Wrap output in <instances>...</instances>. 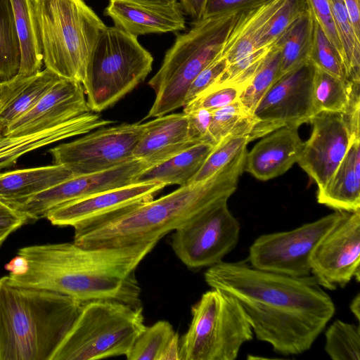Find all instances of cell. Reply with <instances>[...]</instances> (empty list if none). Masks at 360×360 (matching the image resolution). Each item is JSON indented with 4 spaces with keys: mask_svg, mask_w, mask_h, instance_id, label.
Segmentation results:
<instances>
[{
    "mask_svg": "<svg viewBox=\"0 0 360 360\" xmlns=\"http://www.w3.org/2000/svg\"><path fill=\"white\" fill-rule=\"evenodd\" d=\"M205 281L235 298L257 340L285 356L310 349L335 311L314 276H292L245 262L222 261L208 268Z\"/></svg>",
    "mask_w": 360,
    "mask_h": 360,
    "instance_id": "obj_1",
    "label": "cell"
},
{
    "mask_svg": "<svg viewBox=\"0 0 360 360\" xmlns=\"http://www.w3.org/2000/svg\"><path fill=\"white\" fill-rule=\"evenodd\" d=\"M158 242L84 248L73 243L23 247L5 265L15 285L68 295L82 303L112 300L141 307L136 269Z\"/></svg>",
    "mask_w": 360,
    "mask_h": 360,
    "instance_id": "obj_2",
    "label": "cell"
},
{
    "mask_svg": "<svg viewBox=\"0 0 360 360\" xmlns=\"http://www.w3.org/2000/svg\"><path fill=\"white\" fill-rule=\"evenodd\" d=\"M247 149L207 180L179 186L158 199L74 227V243L84 248L158 242L166 234L228 200L244 171Z\"/></svg>",
    "mask_w": 360,
    "mask_h": 360,
    "instance_id": "obj_3",
    "label": "cell"
},
{
    "mask_svg": "<svg viewBox=\"0 0 360 360\" xmlns=\"http://www.w3.org/2000/svg\"><path fill=\"white\" fill-rule=\"evenodd\" d=\"M83 304L0 278V360H50Z\"/></svg>",
    "mask_w": 360,
    "mask_h": 360,
    "instance_id": "obj_4",
    "label": "cell"
},
{
    "mask_svg": "<svg viewBox=\"0 0 360 360\" xmlns=\"http://www.w3.org/2000/svg\"><path fill=\"white\" fill-rule=\"evenodd\" d=\"M242 11H229L202 18L193 22L186 33L177 34L160 68L148 82L155 97L145 119L162 116L183 107L193 79L222 54Z\"/></svg>",
    "mask_w": 360,
    "mask_h": 360,
    "instance_id": "obj_5",
    "label": "cell"
},
{
    "mask_svg": "<svg viewBox=\"0 0 360 360\" xmlns=\"http://www.w3.org/2000/svg\"><path fill=\"white\" fill-rule=\"evenodd\" d=\"M32 4L45 68L82 84L106 25L84 0H32Z\"/></svg>",
    "mask_w": 360,
    "mask_h": 360,
    "instance_id": "obj_6",
    "label": "cell"
},
{
    "mask_svg": "<svg viewBox=\"0 0 360 360\" xmlns=\"http://www.w3.org/2000/svg\"><path fill=\"white\" fill-rule=\"evenodd\" d=\"M145 327L143 307L112 300L85 302L50 360L126 356Z\"/></svg>",
    "mask_w": 360,
    "mask_h": 360,
    "instance_id": "obj_7",
    "label": "cell"
},
{
    "mask_svg": "<svg viewBox=\"0 0 360 360\" xmlns=\"http://www.w3.org/2000/svg\"><path fill=\"white\" fill-rule=\"evenodd\" d=\"M153 58L137 37L115 26L101 32L82 83L90 110L99 113L115 105L143 82Z\"/></svg>",
    "mask_w": 360,
    "mask_h": 360,
    "instance_id": "obj_8",
    "label": "cell"
},
{
    "mask_svg": "<svg viewBox=\"0 0 360 360\" xmlns=\"http://www.w3.org/2000/svg\"><path fill=\"white\" fill-rule=\"evenodd\" d=\"M192 319L180 339L181 360H234L253 338L251 325L238 301L217 288L191 307Z\"/></svg>",
    "mask_w": 360,
    "mask_h": 360,
    "instance_id": "obj_9",
    "label": "cell"
},
{
    "mask_svg": "<svg viewBox=\"0 0 360 360\" xmlns=\"http://www.w3.org/2000/svg\"><path fill=\"white\" fill-rule=\"evenodd\" d=\"M315 66L302 63L278 77L255 108L250 120V142L281 127L299 128L316 111L313 101Z\"/></svg>",
    "mask_w": 360,
    "mask_h": 360,
    "instance_id": "obj_10",
    "label": "cell"
},
{
    "mask_svg": "<svg viewBox=\"0 0 360 360\" xmlns=\"http://www.w3.org/2000/svg\"><path fill=\"white\" fill-rule=\"evenodd\" d=\"M147 122L105 126L49 150L53 163L68 169L74 176L106 170L134 160L133 152Z\"/></svg>",
    "mask_w": 360,
    "mask_h": 360,
    "instance_id": "obj_11",
    "label": "cell"
},
{
    "mask_svg": "<svg viewBox=\"0 0 360 360\" xmlns=\"http://www.w3.org/2000/svg\"><path fill=\"white\" fill-rule=\"evenodd\" d=\"M344 213L335 210L292 230L259 236L250 247L249 264L256 269L280 274L310 275V259L314 248Z\"/></svg>",
    "mask_w": 360,
    "mask_h": 360,
    "instance_id": "obj_12",
    "label": "cell"
},
{
    "mask_svg": "<svg viewBox=\"0 0 360 360\" xmlns=\"http://www.w3.org/2000/svg\"><path fill=\"white\" fill-rule=\"evenodd\" d=\"M223 200L174 231L171 246L190 269L210 267L237 245L240 224Z\"/></svg>",
    "mask_w": 360,
    "mask_h": 360,
    "instance_id": "obj_13",
    "label": "cell"
},
{
    "mask_svg": "<svg viewBox=\"0 0 360 360\" xmlns=\"http://www.w3.org/2000/svg\"><path fill=\"white\" fill-rule=\"evenodd\" d=\"M311 274L328 290L360 281V210L345 212L323 236L310 259Z\"/></svg>",
    "mask_w": 360,
    "mask_h": 360,
    "instance_id": "obj_14",
    "label": "cell"
},
{
    "mask_svg": "<svg viewBox=\"0 0 360 360\" xmlns=\"http://www.w3.org/2000/svg\"><path fill=\"white\" fill-rule=\"evenodd\" d=\"M149 167L147 162L134 159L106 170L73 176L10 207L24 216L27 221L38 220L63 204L135 183L140 174Z\"/></svg>",
    "mask_w": 360,
    "mask_h": 360,
    "instance_id": "obj_15",
    "label": "cell"
},
{
    "mask_svg": "<svg viewBox=\"0 0 360 360\" xmlns=\"http://www.w3.org/2000/svg\"><path fill=\"white\" fill-rule=\"evenodd\" d=\"M312 131L304 142L297 160L300 167L317 184L318 189L329 181L343 158L352 139L345 114L320 112L309 120Z\"/></svg>",
    "mask_w": 360,
    "mask_h": 360,
    "instance_id": "obj_16",
    "label": "cell"
},
{
    "mask_svg": "<svg viewBox=\"0 0 360 360\" xmlns=\"http://www.w3.org/2000/svg\"><path fill=\"white\" fill-rule=\"evenodd\" d=\"M165 186L156 181L132 183L60 205L50 210L46 218L58 226L87 224L153 200Z\"/></svg>",
    "mask_w": 360,
    "mask_h": 360,
    "instance_id": "obj_17",
    "label": "cell"
},
{
    "mask_svg": "<svg viewBox=\"0 0 360 360\" xmlns=\"http://www.w3.org/2000/svg\"><path fill=\"white\" fill-rule=\"evenodd\" d=\"M89 112L82 84L60 78L32 108L10 125L3 136L37 133Z\"/></svg>",
    "mask_w": 360,
    "mask_h": 360,
    "instance_id": "obj_18",
    "label": "cell"
},
{
    "mask_svg": "<svg viewBox=\"0 0 360 360\" xmlns=\"http://www.w3.org/2000/svg\"><path fill=\"white\" fill-rule=\"evenodd\" d=\"M104 15L134 36L176 32L186 27L178 0H109Z\"/></svg>",
    "mask_w": 360,
    "mask_h": 360,
    "instance_id": "obj_19",
    "label": "cell"
},
{
    "mask_svg": "<svg viewBox=\"0 0 360 360\" xmlns=\"http://www.w3.org/2000/svg\"><path fill=\"white\" fill-rule=\"evenodd\" d=\"M297 129L281 127L263 136L247 152L244 170L261 181L286 172L297 162L303 148Z\"/></svg>",
    "mask_w": 360,
    "mask_h": 360,
    "instance_id": "obj_20",
    "label": "cell"
},
{
    "mask_svg": "<svg viewBox=\"0 0 360 360\" xmlns=\"http://www.w3.org/2000/svg\"><path fill=\"white\" fill-rule=\"evenodd\" d=\"M146 129L133 152L134 159L153 166L199 143L189 135L187 115L167 114L146 122Z\"/></svg>",
    "mask_w": 360,
    "mask_h": 360,
    "instance_id": "obj_21",
    "label": "cell"
},
{
    "mask_svg": "<svg viewBox=\"0 0 360 360\" xmlns=\"http://www.w3.org/2000/svg\"><path fill=\"white\" fill-rule=\"evenodd\" d=\"M113 121L89 112L52 128L18 136H0V169L13 166L25 154L68 138L108 126Z\"/></svg>",
    "mask_w": 360,
    "mask_h": 360,
    "instance_id": "obj_22",
    "label": "cell"
},
{
    "mask_svg": "<svg viewBox=\"0 0 360 360\" xmlns=\"http://www.w3.org/2000/svg\"><path fill=\"white\" fill-rule=\"evenodd\" d=\"M60 78L45 68L38 73L0 82V136L25 115Z\"/></svg>",
    "mask_w": 360,
    "mask_h": 360,
    "instance_id": "obj_23",
    "label": "cell"
},
{
    "mask_svg": "<svg viewBox=\"0 0 360 360\" xmlns=\"http://www.w3.org/2000/svg\"><path fill=\"white\" fill-rule=\"evenodd\" d=\"M316 198L337 211L360 210V135L352 134L345 157L328 184L318 189Z\"/></svg>",
    "mask_w": 360,
    "mask_h": 360,
    "instance_id": "obj_24",
    "label": "cell"
},
{
    "mask_svg": "<svg viewBox=\"0 0 360 360\" xmlns=\"http://www.w3.org/2000/svg\"><path fill=\"white\" fill-rule=\"evenodd\" d=\"M285 0H266L240 11L224 47L228 64L259 49L264 27Z\"/></svg>",
    "mask_w": 360,
    "mask_h": 360,
    "instance_id": "obj_25",
    "label": "cell"
},
{
    "mask_svg": "<svg viewBox=\"0 0 360 360\" xmlns=\"http://www.w3.org/2000/svg\"><path fill=\"white\" fill-rule=\"evenodd\" d=\"M73 176L56 164L0 173V201L10 207Z\"/></svg>",
    "mask_w": 360,
    "mask_h": 360,
    "instance_id": "obj_26",
    "label": "cell"
},
{
    "mask_svg": "<svg viewBox=\"0 0 360 360\" xmlns=\"http://www.w3.org/2000/svg\"><path fill=\"white\" fill-rule=\"evenodd\" d=\"M215 145L202 142L158 165L150 166L138 176L136 182L156 181L165 186L189 184Z\"/></svg>",
    "mask_w": 360,
    "mask_h": 360,
    "instance_id": "obj_27",
    "label": "cell"
},
{
    "mask_svg": "<svg viewBox=\"0 0 360 360\" xmlns=\"http://www.w3.org/2000/svg\"><path fill=\"white\" fill-rule=\"evenodd\" d=\"M20 49L17 75L28 77L41 70L43 56L32 0H11Z\"/></svg>",
    "mask_w": 360,
    "mask_h": 360,
    "instance_id": "obj_28",
    "label": "cell"
},
{
    "mask_svg": "<svg viewBox=\"0 0 360 360\" xmlns=\"http://www.w3.org/2000/svg\"><path fill=\"white\" fill-rule=\"evenodd\" d=\"M358 99H360L359 83L339 79L315 67L313 101L316 113L347 114Z\"/></svg>",
    "mask_w": 360,
    "mask_h": 360,
    "instance_id": "obj_29",
    "label": "cell"
},
{
    "mask_svg": "<svg viewBox=\"0 0 360 360\" xmlns=\"http://www.w3.org/2000/svg\"><path fill=\"white\" fill-rule=\"evenodd\" d=\"M314 27V18L308 9L274 44L281 52L280 77L309 61Z\"/></svg>",
    "mask_w": 360,
    "mask_h": 360,
    "instance_id": "obj_30",
    "label": "cell"
},
{
    "mask_svg": "<svg viewBox=\"0 0 360 360\" xmlns=\"http://www.w3.org/2000/svg\"><path fill=\"white\" fill-rule=\"evenodd\" d=\"M20 49L11 0H0V82L15 77Z\"/></svg>",
    "mask_w": 360,
    "mask_h": 360,
    "instance_id": "obj_31",
    "label": "cell"
},
{
    "mask_svg": "<svg viewBox=\"0 0 360 360\" xmlns=\"http://www.w3.org/2000/svg\"><path fill=\"white\" fill-rule=\"evenodd\" d=\"M280 50L273 44L251 80L240 94L238 101L246 115H252L259 101L280 77Z\"/></svg>",
    "mask_w": 360,
    "mask_h": 360,
    "instance_id": "obj_32",
    "label": "cell"
},
{
    "mask_svg": "<svg viewBox=\"0 0 360 360\" xmlns=\"http://www.w3.org/2000/svg\"><path fill=\"white\" fill-rule=\"evenodd\" d=\"M349 79L360 83V38L354 30L344 0H330Z\"/></svg>",
    "mask_w": 360,
    "mask_h": 360,
    "instance_id": "obj_33",
    "label": "cell"
},
{
    "mask_svg": "<svg viewBox=\"0 0 360 360\" xmlns=\"http://www.w3.org/2000/svg\"><path fill=\"white\" fill-rule=\"evenodd\" d=\"M324 349L333 360L360 359L359 325L335 320L325 333Z\"/></svg>",
    "mask_w": 360,
    "mask_h": 360,
    "instance_id": "obj_34",
    "label": "cell"
},
{
    "mask_svg": "<svg viewBox=\"0 0 360 360\" xmlns=\"http://www.w3.org/2000/svg\"><path fill=\"white\" fill-rule=\"evenodd\" d=\"M171 323L158 321L141 332L126 357L128 360H160L168 343L175 334Z\"/></svg>",
    "mask_w": 360,
    "mask_h": 360,
    "instance_id": "obj_35",
    "label": "cell"
},
{
    "mask_svg": "<svg viewBox=\"0 0 360 360\" xmlns=\"http://www.w3.org/2000/svg\"><path fill=\"white\" fill-rule=\"evenodd\" d=\"M249 142L248 137L244 135L225 136L214 146L190 184L202 182L213 176L246 149Z\"/></svg>",
    "mask_w": 360,
    "mask_h": 360,
    "instance_id": "obj_36",
    "label": "cell"
},
{
    "mask_svg": "<svg viewBox=\"0 0 360 360\" xmlns=\"http://www.w3.org/2000/svg\"><path fill=\"white\" fill-rule=\"evenodd\" d=\"M309 61L316 68L339 79L351 81L342 58L315 19Z\"/></svg>",
    "mask_w": 360,
    "mask_h": 360,
    "instance_id": "obj_37",
    "label": "cell"
},
{
    "mask_svg": "<svg viewBox=\"0 0 360 360\" xmlns=\"http://www.w3.org/2000/svg\"><path fill=\"white\" fill-rule=\"evenodd\" d=\"M308 9L307 0H285L264 26L259 47L273 45L281 35Z\"/></svg>",
    "mask_w": 360,
    "mask_h": 360,
    "instance_id": "obj_38",
    "label": "cell"
},
{
    "mask_svg": "<svg viewBox=\"0 0 360 360\" xmlns=\"http://www.w3.org/2000/svg\"><path fill=\"white\" fill-rule=\"evenodd\" d=\"M271 46L260 47L248 56L228 65L223 74L212 85L235 84L244 88L254 76Z\"/></svg>",
    "mask_w": 360,
    "mask_h": 360,
    "instance_id": "obj_39",
    "label": "cell"
},
{
    "mask_svg": "<svg viewBox=\"0 0 360 360\" xmlns=\"http://www.w3.org/2000/svg\"><path fill=\"white\" fill-rule=\"evenodd\" d=\"M248 117L238 101L212 111V120L208 130L209 141L216 145L229 134H233L242 120Z\"/></svg>",
    "mask_w": 360,
    "mask_h": 360,
    "instance_id": "obj_40",
    "label": "cell"
},
{
    "mask_svg": "<svg viewBox=\"0 0 360 360\" xmlns=\"http://www.w3.org/2000/svg\"><path fill=\"white\" fill-rule=\"evenodd\" d=\"M243 87L235 84L212 85L182 107L183 112L204 108L211 111L228 105L239 98Z\"/></svg>",
    "mask_w": 360,
    "mask_h": 360,
    "instance_id": "obj_41",
    "label": "cell"
},
{
    "mask_svg": "<svg viewBox=\"0 0 360 360\" xmlns=\"http://www.w3.org/2000/svg\"><path fill=\"white\" fill-rule=\"evenodd\" d=\"M228 65L226 58L220 55L206 66L191 84L183 107L190 103L202 91L214 84L223 74Z\"/></svg>",
    "mask_w": 360,
    "mask_h": 360,
    "instance_id": "obj_42",
    "label": "cell"
},
{
    "mask_svg": "<svg viewBox=\"0 0 360 360\" xmlns=\"http://www.w3.org/2000/svg\"><path fill=\"white\" fill-rule=\"evenodd\" d=\"M307 3L314 19L343 59L342 50L336 31L330 0H307Z\"/></svg>",
    "mask_w": 360,
    "mask_h": 360,
    "instance_id": "obj_43",
    "label": "cell"
},
{
    "mask_svg": "<svg viewBox=\"0 0 360 360\" xmlns=\"http://www.w3.org/2000/svg\"><path fill=\"white\" fill-rule=\"evenodd\" d=\"M185 113L188 117V131L191 138L197 143H210L208 130L212 120V111L198 108Z\"/></svg>",
    "mask_w": 360,
    "mask_h": 360,
    "instance_id": "obj_44",
    "label": "cell"
},
{
    "mask_svg": "<svg viewBox=\"0 0 360 360\" xmlns=\"http://www.w3.org/2000/svg\"><path fill=\"white\" fill-rule=\"evenodd\" d=\"M266 0H207L203 16L206 18L234 10H244Z\"/></svg>",
    "mask_w": 360,
    "mask_h": 360,
    "instance_id": "obj_45",
    "label": "cell"
},
{
    "mask_svg": "<svg viewBox=\"0 0 360 360\" xmlns=\"http://www.w3.org/2000/svg\"><path fill=\"white\" fill-rule=\"evenodd\" d=\"M27 222L24 216L0 201V233L10 235Z\"/></svg>",
    "mask_w": 360,
    "mask_h": 360,
    "instance_id": "obj_46",
    "label": "cell"
},
{
    "mask_svg": "<svg viewBox=\"0 0 360 360\" xmlns=\"http://www.w3.org/2000/svg\"><path fill=\"white\" fill-rule=\"evenodd\" d=\"M207 1L178 0L184 15L193 20V22L202 18Z\"/></svg>",
    "mask_w": 360,
    "mask_h": 360,
    "instance_id": "obj_47",
    "label": "cell"
},
{
    "mask_svg": "<svg viewBox=\"0 0 360 360\" xmlns=\"http://www.w3.org/2000/svg\"><path fill=\"white\" fill-rule=\"evenodd\" d=\"M356 36L360 38V0H344Z\"/></svg>",
    "mask_w": 360,
    "mask_h": 360,
    "instance_id": "obj_48",
    "label": "cell"
},
{
    "mask_svg": "<svg viewBox=\"0 0 360 360\" xmlns=\"http://www.w3.org/2000/svg\"><path fill=\"white\" fill-rule=\"evenodd\" d=\"M181 360L180 357V339L178 333H175L164 352L162 353L160 360Z\"/></svg>",
    "mask_w": 360,
    "mask_h": 360,
    "instance_id": "obj_49",
    "label": "cell"
},
{
    "mask_svg": "<svg viewBox=\"0 0 360 360\" xmlns=\"http://www.w3.org/2000/svg\"><path fill=\"white\" fill-rule=\"evenodd\" d=\"M349 309L353 314V315L355 316L356 320L359 321L360 319V293L358 292L354 297L352 299V300L350 302L349 304Z\"/></svg>",
    "mask_w": 360,
    "mask_h": 360,
    "instance_id": "obj_50",
    "label": "cell"
},
{
    "mask_svg": "<svg viewBox=\"0 0 360 360\" xmlns=\"http://www.w3.org/2000/svg\"><path fill=\"white\" fill-rule=\"evenodd\" d=\"M8 236V233H0V248Z\"/></svg>",
    "mask_w": 360,
    "mask_h": 360,
    "instance_id": "obj_51",
    "label": "cell"
}]
</instances>
